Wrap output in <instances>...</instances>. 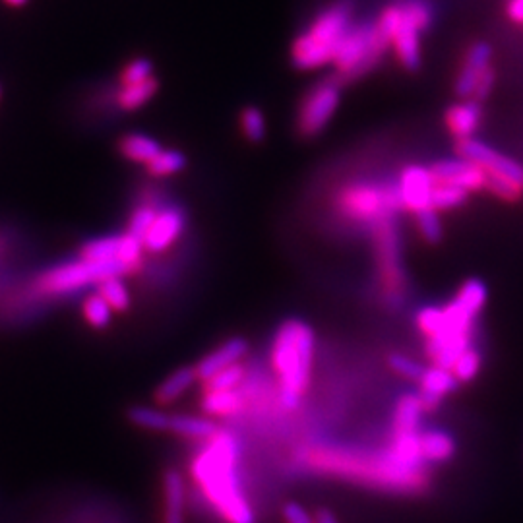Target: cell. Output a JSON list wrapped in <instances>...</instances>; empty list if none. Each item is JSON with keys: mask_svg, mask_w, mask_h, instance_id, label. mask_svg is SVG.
Returning a JSON list of instances; mask_svg holds the SVG:
<instances>
[{"mask_svg": "<svg viewBox=\"0 0 523 523\" xmlns=\"http://www.w3.org/2000/svg\"><path fill=\"white\" fill-rule=\"evenodd\" d=\"M239 442L217 432L192 462V479L200 485L217 514L229 523H256V514L239 483Z\"/></svg>", "mask_w": 523, "mask_h": 523, "instance_id": "6da1fadb", "label": "cell"}, {"mask_svg": "<svg viewBox=\"0 0 523 523\" xmlns=\"http://www.w3.org/2000/svg\"><path fill=\"white\" fill-rule=\"evenodd\" d=\"M314 332L303 320H287L272 345V365L279 378V400L295 411L307 394L314 363Z\"/></svg>", "mask_w": 523, "mask_h": 523, "instance_id": "7a4b0ae2", "label": "cell"}, {"mask_svg": "<svg viewBox=\"0 0 523 523\" xmlns=\"http://www.w3.org/2000/svg\"><path fill=\"white\" fill-rule=\"evenodd\" d=\"M351 30V6L338 2L324 10L307 33L293 45V62L301 70H312L336 61L339 45Z\"/></svg>", "mask_w": 523, "mask_h": 523, "instance_id": "3957f363", "label": "cell"}, {"mask_svg": "<svg viewBox=\"0 0 523 523\" xmlns=\"http://www.w3.org/2000/svg\"><path fill=\"white\" fill-rule=\"evenodd\" d=\"M132 270L115 260V262H90V260H74L64 262L45 274L37 277L35 291L45 297H64L76 293L88 285H99L107 277H121L130 274Z\"/></svg>", "mask_w": 523, "mask_h": 523, "instance_id": "277c9868", "label": "cell"}, {"mask_svg": "<svg viewBox=\"0 0 523 523\" xmlns=\"http://www.w3.org/2000/svg\"><path fill=\"white\" fill-rule=\"evenodd\" d=\"M396 14V31L392 47L407 70L421 66V33L429 30L432 8L427 0H396L392 2Z\"/></svg>", "mask_w": 523, "mask_h": 523, "instance_id": "5b68a950", "label": "cell"}, {"mask_svg": "<svg viewBox=\"0 0 523 523\" xmlns=\"http://www.w3.org/2000/svg\"><path fill=\"white\" fill-rule=\"evenodd\" d=\"M392 43L376 30L374 24L351 28L339 45L336 66L341 78L353 80L367 74L382 59Z\"/></svg>", "mask_w": 523, "mask_h": 523, "instance_id": "8992f818", "label": "cell"}, {"mask_svg": "<svg viewBox=\"0 0 523 523\" xmlns=\"http://www.w3.org/2000/svg\"><path fill=\"white\" fill-rule=\"evenodd\" d=\"M401 204L400 190L378 186H353L343 192L341 208L355 219H376Z\"/></svg>", "mask_w": 523, "mask_h": 523, "instance_id": "52a82bcc", "label": "cell"}, {"mask_svg": "<svg viewBox=\"0 0 523 523\" xmlns=\"http://www.w3.org/2000/svg\"><path fill=\"white\" fill-rule=\"evenodd\" d=\"M339 105V86L336 80H326L318 84L308 93L299 111V130L305 136L318 134L326 124L330 123L332 115Z\"/></svg>", "mask_w": 523, "mask_h": 523, "instance_id": "ba28073f", "label": "cell"}, {"mask_svg": "<svg viewBox=\"0 0 523 523\" xmlns=\"http://www.w3.org/2000/svg\"><path fill=\"white\" fill-rule=\"evenodd\" d=\"M458 154L477 163L479 167H483L489 175H496V177H504L508 181H512L514 185L523 188V165L518 161L506 157V155L498 154L494 148L487 146L481 140L475 138H467V140H460L458 142Z\"/></svg>", "mask_w": 523, "mask_h": 523, "instance_id": "9c48e42d", "label": "cell"}, {"mask_svg": "<svg viewBox=\"0 0 523 523\" xmlns=\"http://www.w3.org/2000/svg\"><path fill=\"white\" fill-rule=\"evenodd\" d=\"M431 175L436 185L460 186L467 192L487 186V171L462 155L456 159L436 161L431 167Z\"/></svg>", "mask_w": 523, "mask_h": 523, "instance_id": "30bf717a", "label": "cell"}, {"mask_svg": "<svg viewBox=\"0 0 523 523\" xmlns=\"http://www.w3.org/2000/svg\"><path fill=\"white\" fill-rule=\"evenodd\" d=\"M434 179H432L431 169L425 167H407L401 173L400 198L401 204L419 214L427 208H431L432 190H434Z\"/></svg>", "mask_w": 523, "mask_h": 523, "instance_id": "8fae6325", "label": "cell"}, {"mask_svg": "<svg viewBox=\"0 0 523 523\" xmlns=\"http://www.w3.org/2000/svg\"><path fill=\"white\" fill-rule=\"evenodd\" d=\"M185 231V214L181 208L169 206L157 212L146 239H144V248L148 252H163L171 247Z\"/></svg>", "mask_w": 523, "mask_h": 523, "instance_id": "7c38bea8", "label": "cell"}, {"mask_svg": "<svg viewBox=\"0 0 523 523\" xmlns=\"http://www.w3.org/2000/svg\"><path fill=\"white\" fill-rule=\"evenodd\" d=\"M248 353V343L243 338L227 339L221 343L212 353H208L198 365L196 372L202 382H208L217 372L229 369L233 365H239Z\"/></svg>", "mask_w": 523, "mask_h": 523, "instance_id": "4fadbf2b", "label": "cell"}, {"mask_svg": "<svg viewBox=\"0 0 523 523\" xmlns=\"http://www.w3.org/2000/svg\"><path fill=\"white\" fill-rule=\"evenodd\" d=\"M491 57H493V49L489 43L481 41L469 49L456 80V93L460 97L463 99L473 97L481 76L491 68Z\"/></svg>", "mask_w": 523, "mask_h": 523, "instance_id": "5bb4252c", "label": "cell"}, {"mask_svg": "<svg viewBox=\"0 0 523 523\" xmlns=\"http://www.w3.org/2000/svg\"><path fill=\"white\" fill-rule=\"evenodd\" d=\"M163 508V523H185V479L177 469L163 475Z\"/></svg>", "mask_w": 523, "mask_h": 523, "instance_id": "9a60e30c", "label": "cell"}, {"mask_svg": "<svg viewBox=\"0 0 523 523\" xmlns=\"http://www.w3.org/2000/svg\"><path fill=\"white\" fill-rule=\"evenodd\" d=\"M446 123L452 134L458 138V142L471 138L481 123L479 101H463L460 105H454L446 113Z\"/></svg>", "mask_w": 523, "mask_h": 523, "instance_id": "2e32d148", "label": "cell"}, {"mask_svg": "<svg viewBox=\"0 0 523 523\" xmlns=\"http://www.w3.org/2000/svg\"><path fill=\"white\" fill-rule=\"evenodd\" d=\"M196 367H183L169 374L155 390V401L161 405H171L179 398H183L186 392L198 382Z\"/></svg>", "mask_w": 523, "mask_h": 523, "instance_id": "e0dca14e", "label": "cell"}, {"mask_svg": "<svg viewBox=\"0 0 523 523\" xmlns=\"http://www.w3.org/2000/svg\"><path fill=\"white\" fill-rule=\"evenodd\" d=\"M169 432L185 436L190 440H212L219 432L216 421L210 417H194V415H171Z\"/></svg>", "mask_w": 523, "mask_h": 523, "instance_id": "ac0fdd59", "label": "cell"}, {"mask_svg": "<svg viewBox=\"0 0 523 523\" xmlns=\"http://www.w3.org/2000/svg\"><path fill=\"white\" fill-rule=\"evenodd\" d=\"M419 384H421V394L442 400L454 394L462 382L456 378L454 370L440 369L434 365L431 369L425 370Z\"/></svg>", "mask_w": 523, "mask_h": 523, "instance_id": "d6986e66", "label": "cell"}, {"mask_svg": "<svg viewBox=\"0 0 523 523\" xmlns=\"http://www.w3.org/2000/svg\"><path fill=\"white\" fill-rule=\"evenodd\" d=\"M456 442L448 432H421V456L425 463L446 462L454 458Z\"/></svg>", "mask_w": 523, "mask_h": 523, "instance_id": "ffe728a7", "label": "cell"}, {"mask_svg": "<svg viewBox=\"0 0 523 523\" xmlns=\"http://www.w3.org/2000/svg\"><path fill=\"white\" fill-rule=\"evenodd\" d=\"M425 413L423 401L419 394H407L403 396L394 413V432L403 434V432H419L421 417Z\"/></svg>", "mask_w": 523, "mask_h": 523, "instance_id": "44dd1931", "label": "cell"}, {"mask_svg": "<svg viewBox=\"0 0 523 523\" xmlns=\"http://www.w3.org/2000/svg\"><path fill=\"white\" fill-rule=\"evenodd\" d=\"M202 409L212 417H231L243 409V396L237 390H208Z\"/></svg>", "mask_w": 523, "mask_h": 523, "instance_id": "7402d4cb", "label": "cell"}, {"mask_svg": "<svg viewBox=\"0 0 523 523\" xmlns=\"http://www.w3.org/2000/svg\"><path fill=\"white\" fill-rule=\"evenodd\" d=\"M121 154L130 161L148 165L150 161H154L157 155L161 154V146L155 142L152 136L126 134L121 140Z\"/></svg>", "mask_w": 523, "mask_h": 523, "instance_id": "603a6c76", "label": "cell"}, {"mask_svg": "<svg viewBox=\"0 0 523 523\" xmlns=\"http://www.w3.org/2000/svg\"><path fill=\"white\" fill-rule=\"evenodd\" d=\"M128 421L144 431L167 432L169 431V423H171V415L165 413L163 409L157 407H150V405H134L128 409Z\"/></svg>", "mask_w": 523, "mask_h": 523, "instance_id": "cb8c5ba5", "label": "cell"}, {"mask_svg": "<svg viewBox=\"0 0 523 523\" xmlns=\"http://www.w3.org/2000/svg\"><path fill=\"white\" fill-rule=\"evenodd\" d=\"M119 254H121V235L93 239L80 250V258L90 262H115L119 260Z\"/></svg>", "mask_w": 523, "mask_h": 523, "instance_id": "d4e9b609", "label": "cell"}, {"mask_svg": "<svg viewBox=\"0 0 523 523\" xmlns=\"http://www.w3.org/2000/svg\"><path fill=\"white\" fill-rule=\"evenodd\" d=\"M157 80L155 78H150L142 84H132V86H123V90L119 92V107L124 109V111H136L140 107H144L155 93H157Z\"/></svg>", "mask_w": 523, "mask_h": 523, "instance_id": "484cf974", "label": "cell"}, {"mask_svg": "<svg viewBox=\"0 0 523 523\" xmlns=\"http://www.w3.org/2000/svg\"><path fill=\"white\" fill-rule=\"evenodd\" d=\"M113 308L109 307V303L99 295V293H92L84 305H82V314L86 318V322L95 328V330H103L111 324L113 318Z\"/></svg>", "mask_w": 523, "mask_h": 523, "instance_id": "4316f807", "label": "cell"}, {"mask_svg": "<svg viewBox=\"0 0 523 523\" xmlns=\"http://www.w3.org/2000/svg\"><path fill=\"white\" fill-rule=\"evenodd\" d=\"M97 293L109 303L115 312H124L130 307V293L121 277H107L97 285Z\"/></svg>", "mask_w": 523, "mask_h": 523, "instance_id": "83f0119b", "label": "cell"}, {"mask_svg": "<svg viewBox=\"0 0 523 523\" xmlns=\"http://www.w3.org/2000/svg\"><path fill=\"white\" fill-rule=\"evenodd\" d=\"M469 192L463 190L460 186L454 185H434L431 196V208L436 212L452 210L465 204Z\"/></svg>", "mask_w": 523, "mask_h": 523, "instance_id": "f1b7e54d", "label": "cell"}, {"mask_svg": "<svg viewBox=\"0 0 523 523\" xmlns=\"http://www.w3.org/2000/svg\"><path fill=\"white\" fill-rule=\"evenodd\" d=\"M186 165V157L177 150H161V154L150 161L146 167L154 177H169L179 171H183Z\"/></svg>", "mask_w": 523, "mask_h": 523, "instance_id": "f546056e", "label": "cell"}, {"mask_svg": "<svg viewBox=\"0 0 523 523\" xmlns=\"http://www.w3.org/2000/svg\"><path fill=\"white\" fill-rule=\"evenodd\" d=\"M483 367V357L475 347H469L462 357L458 359L456 367H454V374L460 382H471L473 378H477V374L481 372Z\"/></svg>", "mask_w": 523, "mask_h": 523, "instance_id": "4dcf8cb0", "label": "cell"}, {"mask_svg": "<svg viewBox=\"0 0 523 523\" xmlns=\"http://www.w3.org/2000/svg\"><path fill=\"white\" fill-rule=\"evenodd\" d=\"M155 217H157V210L152 208V206H148V204L136 208L134 214L130 217V221H128V231L126 233H130V235H134V237L144 241L148 231H150V227H152V223L155 221Z\"/></svg>", "mask_w": 523, "mask_h": 523, "instance_id": "1f68e13d", "label": "cell"}, {"mask_svg": "<svg viewBox=\"0 0 523 523\" xmlns=\"http://www.w3.org/2000/svg\"><path fill=\"white\" fill-rule=\"evenodd\" d=\"M243 378H245V367L239 363V365H233L229 369L217 372L216 376H212L206 382V388L208 390H237V386L243 382Z\"/></svg>", "mask_w": 523, "mask_h": 523, "instance_id": "d6a6232c", "label": "cell"}, {"mask_svg": "<svg viewBox=\"0 0 523 523\" xmlns=\"http://www.w3.org/2000/svg\"><path fill=\"white\" fill-rule=\"evenodd\" d=\"M417 225H419V231H421L423 239L429 241L432 245L442 239V233H444L442 231V221H440V216H438L436 210L427 208V210L419 212L417 214Z\"/></svg>", "mask_w": 523, "mask_h": 523, "instance_id": "836d02e7", "label": "cell"}, {"mask_svg": "<svg viewBox=\"0 0 523 523\" xmlns=\"http://www.w3.org/2000/svg\"><path fill=\"white\" fill-rule=\"evenodd\" d=\"M241 124L250 142H262L266 136V121L264 115L256 107H247L241 115Z\"/></svg>", "mask_w": 523, "mask_h": 523, "instance_id": "e575fe53", "label": "cell"}, {"mask_svg": "<svg viewBox=\"0 0 523 523\" xmlns=\"http://www.w3.org/2000/svg\"><path fill=\"white\" fill-rule=\"evenodd\" d=\"M154 74V66L148 59H136L128 62L123 70V86H132V84H142Z\"/></svg>", "mask_w": 523, "mask_h": 523, "instance_id": "d590c367", "label": "cell"}, {"mask_svg": "<svg viewBox=\"0 0 523 523\" xmlns=\"http://www.w3.org/2000/svg\"><path fill=\"white\" fill-rule=\"evenodd\" d=\"M388 363H390L392 370H396L400 376L407 378V380H415V382H419L423 378L425 370H427V367H423L421 363H417V361H413L405 355H400V353L390 355Z\"/></svg>", "mask_w": 523, "mask_h": 523, "instance_id": "8d00e7d4", "label": "cell"}, {"mask_svg": "<svg viewBox=\"0 0 523 523\" xmlns=\"http://www.w3.org/2000/svg\"><path fill=\"white\" fill-rule=\"evenodd\" d=\"M485 188H489V190H491L493 194H496L498 198H502V200H510V202L518 200V198L523 194V188L514 185L512 181H508V179H504V177L489 175V173H487V186H485Z\"/></svg>", "mask_w": 523, "mask_h": 523, "instance_id": "74e56055", "label": "cell"}, {"mask_svg": "<svg viewBox=\"0 0 523 523\" xmlns=\"http://www.w3.org/2000/svg\"><path fill=\"white\" fill-rule=\"evenodd\" d=\"M283 520L285 523H314V518L297 502H287L283 506Z\"/></svg>", "mask_w": 523, "mask_h": 523, "instance_id": "f35d334b", "label": "cell"}, {"mask_svg": "<svg viewBox=\"0 0 523 523\" xmlns=\"http://www.w3.org/2000/svg\"><path fill=\"white\" fill-rule=\"evenodd\" d=\"M494 86V72L493 68H489L483 76H481V80H479V84H477V88H475V93H473V97H475V101H485L487 97H489V93H491V90H493Z\"/></svg>", "mask_w": 523, "mask_h": 523, "instance_id": "ab89813d", "label": "cell"}, {"mask_svg": "<svg viewBox=\"0 0 523 523\" xmlns=\"http://www.w3.org/2000/svg\"><path fill=\"white\" fill-rule=\"evenodd\" d=\"M508 16L514 22H523V0H512L508 6Z\"/></svg>", "mask_w": 523, "mask_h": 523, "instance_id": "60d3db41", "label": "cell"}, {"mask_svg": "<svg viewBox=\"0 0 523 523\" xmlns=\"http://www.w3.org/2000/svg\"><path fill=\"white\" fill-rule=\"evenodd\" d=\"M314 523H338V518L330 512V510H326V508H322V510H318L316 512V516H314Z\"/></svg>", "mask_w": 523, "mask_h": 523, "instance_id": "b9f144b4", "label": "cell"}, {"mask_svg": "<svg viewBox=\"0 0 523 523\" xmlns=\"http://www.w3.org/2000/svg\"><path fill=\"white\" fill-rule=\"evenodd\" d=\"M6 4H10V6H16V8H20V6H24V4H28V0H4Z\"/></svg>", "mask_w": 523, "mask_h": 523, "instance_id": "7bdbcfd3", "label": "cell"}, {"mask_svg": "<svg viewBox=\"0 0 523 523\" xmlns=\"http://www.w3.org/2000/svg\"><path fill=\"white\" fill-rule=\"evenodd\" d=\"M0 95H2V90H0Z\"/></svg>", "mask_w": 523, "mask_h": 523, "instance_id": "ee69618b", "label": "cell"}]
</instances>
